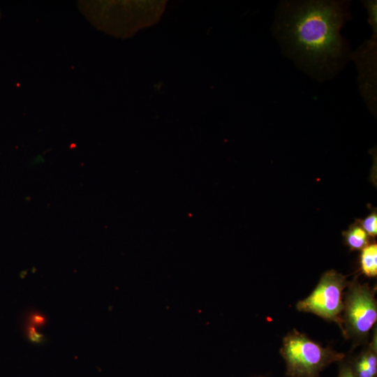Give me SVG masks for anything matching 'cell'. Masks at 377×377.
Here are the masks:
<instances>
[{
    "mask_svg": "<svg viewBox=\"0 0 377 377\" xmlns=\"http://www.w3.org/2000/svg\"><path fill=\"white\" fill-rule=\"evenodd\" d=\"M346 1H283L272 31L283 53L314 80L331 79L351 59L341 29L350 19Z\"/></svg>",
    "mask_w": 377,
    "mask_h": 377,
    "instance_id": "6da1fadb",
    "label": "cell"
},
{
    "mask_svg": "<svg viewBox=\"0 0 377 377\" xmlns=\"http://www.w3.org/2000/svg\"><path fill=\"white\" fill-rule=\"evenodd\" d=\"M280 353L289 377H320L325 368L345 358L343 353L323 347L295 330L284 337Z\"/></svg>",
    "mask_w": 377,
    "mask_h": 377,
    "instance_id": "7a4b0ae2",
    "label": "cell"
},
{
    "mask_svg": "<svg viewBox=\"0 0 377 377\" xmlns=\"http://www.w3.org/2000/svg\"><path fill=\"white\" fill-rule=\"evenodd\" d=\"M347 285L346 276L335 270L327 271L323 274L311 294L300 301L296 307L300 311L336 322L343 330V291Z\"/></svg>",
    "mask_w": 377,
    "mask_h": 377,
    "instance_id": "3957f363",
    "label": "cell"
},
{
    "mask_svg": "<svg viewBox=\"0 0 377 377\" xmlns=\"http://www.w3.org/2000/svg\"><path fill=\"white\" fill-rule=\"evenodd\" d=\"M343 301V334L363 339L377 319L374 290L367 284L351 283Z\"/></svg>",
    "mask_w": 377,
    "mask_h": 377,
    "instance_id": "277c9868",
    "label": "cell"
},
{
    "mask_svg": "<svg viewBox=\"0 0 377 377\" xmlns=\"http://www.w3.org/2000/svg\"><path fill=\"white\" fill-rule=\"evenodd\" d=\"M377 35L372 34L351 54L358 72L360 91L369 110L376 111Z\"/></svg>",
    "mask_w": 377,
    "mask_h": 377,
    "instance_id": "5b68a950",
    "label": "cell"
},
{
    "mask_svg": "<svg viewBox=\"0 0 377 377\" xmlns=\"http://www.w3.org/2000/svg\"><path fill=\"white\" fill-rule=\"evenodd\" d=\"M376 333L370 346L348 362L357 377H377Z\"/></svg>",
    "mask_w": 377,
    "mask_h": 377,
    "instance_id": "8992f818",
    "label": "cell"
},
{
    "mask_svg": "<svg viewBox=\"0 0 377 377\" xmlns=\"http://www.w3.org/2000/svg\"><path fill=\"white\" fill-rule=\"evenodd\" d=\"M346 244L350 250H362L369 244V235L356 221L343 232Z\"/></svg>",
    "mask_w": 377,
    "mask_h": 377,
    "instance_id": "52a82bcc",
    "label": "cell"
},
{
    "mask_svg": "<svg viewBox=\"0 0 377 377\" xmlns=\"http://www.w3.org/2000/svg\"><path fill=\"white\" fill-rule=\"evenodd\" d=\"M360 265L362 272L369 277L377 275V244L372 243L362 249Z\"/></svg>",
    "mask_w": 377,
    "mask_h": 377,
    "instance_id": "ba28073f",
    "label": "cell"
},
{
    "mask_svg": "<svg viewBox=\"0 0 377 377\" xmlns=\"http://www.w3.org/2000/svg\"><path fill=\"white\" fill-rule=\"evenodd\" d=\"M357 222L369 236L374 237L377 235V214L376 209L372 211L364 219H358Z\"/></svg>",
    "mask_w": 377,
    "mask_h": 377,
    "instance_id": "9c48e42d",
    "label": "cell"
},
{
    "mask_svg": "<svg viewBox=\"0 0 377 377\" xmlns=\"http://www.w3.org/2000/svg\"><path fill=\"white\" fill-rule=\"evenodd\" d=\"M363 5L366 8L368 14V22L372 29V34L377 35V13H376V1L367 0L363 1Z\"/></svg>",
    "mask_w": 377,
    "mask_h": 377,
    "instance_id": "30bf717a",
    "label": "cell"
},
{
    "mask_svg": "<svg viewBox=\"0 0 377 377\" xmlns=\"http://www.w3.org/2000/svg\"><path fill=\"white\" fill-rule=\"evenodd\" d=\"M27 337L30 341L36 344L42 343L44 341L43 335L37 332L36 327L30 324L27 327Z\"/></svg>",
    "mask_w": 377,
    "mask_h": 377,
    "instance_id": "8fae6325",
    "label": "cell"
},
{
    "mask_svg": "<svg viewBox=\"0 0 377 377\" xmlns=\"http://www.w3.org/2000/svg\"><path fill=\"white\" fill-rule=\"evenodd\" d=\"M339 372L337 377H357L348 363V362H343V360L339 362Z\"/></svg>",
    "mask_w": 377,
    "mask_h": 377,
    "instance_id": "7c38bea8",
    "label": "cell"
},
{
    "mask_svg": "<svg viewBox=\"0 0 377 377\" xmlns=\"http://www.w3.org/2000/svg\"><path fill=\"white\" fill-rule=\"evenodd\" d=\"M46 318L43 315L37 313H34L29 316V323L33 326L40 327L45 324Z\"/></svg>",
    "mask_w": 377,
    "mask_h": 377,
    "instance_id": "4fadbf2b",
    "label": "cell"
}]
</instances>
